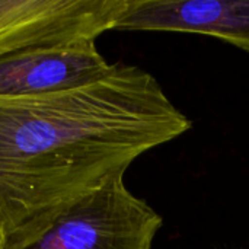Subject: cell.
I'll list each match as a JSON object with an SVG mask.
<instances>
[{
	"instance_id": "5",
	"label": "cell",
	"mask_w": 249,
	"mask_h": 249,
	"mask_svg": "<svg viewBox=\"0 0 249 249\" xmlns=\"http://www.w3.org/2000/svg\"><path fill=\"white\" fill-rule=\"evenodd\" d=\"M93 41L19 53L0 60V98H26L89 85L112 70Z\"/></svg>"
},
{
	"instance_id": "3",
	"label": "cell",
	"mask_w": 249,
	"mask_h": 249,
	"mask_svg": "<svg viewBox=\"0 0 249 249\" xmlns=\"http://www.w3.org/2000/svg\"><path fill=\"white\" fill-rule=\"evenodd\" d=\"M127 0H0V60L38 48L96 41Z\"/></svg>"
},
{
	"instance_id": "2",
	"label": "cell",
	"mask_w": 249,
	"mask_h": 249,
	"mask_svg": "<svg viewBox=\"0 0 249 249\" xmlns=\"http://www.w3.org/2000/svg\"><path fill=\"white\" fill-rule=\"evenodd\" d=\"M163 220L115 177L70 206L20 249H152Z\"/></svg>"
},
{
	"instance_id": "4",
	"label": "cell",
	"mask_w": 249,
	"mask_h": 249,
	"mask_svg": "<svg viewBox=\"0 0 249 249\" xmlns=\"http://www.w3.org/2000/svg\"><path fill=\"white\" fill-rule=\"evenodd\" d=\"M114 29L207 35L249 53V0H127Z\"/></svg>"
},
{
	"instance_id": "1",
	"label": "cell",
	"mask_w": 249,
	"mask_h": 249,
	"mask_svg": "<svg viewBox=\"0 0 249 249\" xmlns=\"http://www.w3.org/2000/svg\"><path fill=\"white\" fill-rule=\"evenodd\" d=\"M191 125L149 71L124 63L80 88L0 98V249L29 245L76 201Z\"/></svg>"
}]
</instances>
